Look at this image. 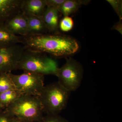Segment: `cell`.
<instances>
[{"mask_svg":"<svg viewBox=\"0 0 122 122\" xmlns=\"http://www.w3.org/2000/svg\"><path fill=\"white\" fill-rule=\"evenodd\" d=\"M26 48L48 54L55 58H67L77 52L79 45L76 39L60 34L21 36Z\"/></svg>","mask_w":122,"mask_h":122,"instance_id":"1","label":"cell"},{"mask_svg":"<svg viewBox=\"0 0 122 122\" xmlns=\"http://www.w3.org/2000/svg\"><path fill=\"white\" fill-rule=\"evenodd\" d=\"M58 67L56 62L45 54L26 48L16 66V70H22L45 75H55Z\"/></svg>","mask_w":122,"mask_h":122,"instance_id":"2","label":"cell"},{"mask_svg":"<svg viewBox=\"0 0 122 122\" xmlns=\"http://www.w3.org/2000/svg\"><path fill=\"white\" fill-rule=\"evenodd\" d=\"M13 118L32 122H39L44 112L38 96L22 95L4 109Z\"/></svg>","mask_w":122,"mask_h":122,"instance_id":"3","label":"cell"},{"mask_svg":"<svg viewBox=\"0 0 122 122\" xmlns=\"http://www.w3.org/2000/svg\"><path fill=\"white\" fill-rule=\"evenodd\" d=\"M70 93L58 81L44 86L38 96L44 113L46 115L59 114L66 107Z\"/></svg>","mask_w":122,"mask_h":122,"instance_id":"4","label":"cell"},{"mask_svg":"<svg viewBox=\"0 0 122 122\" xmlns=\"http://www.w3.org/2000/svg\"><path fill=\"white\" fill-rule=\"evenodd\" d=\"M83 73V67L81 63L70 57L66 58V61L62 66L58 68L55 75L58 78V82L71 92L80 86Z\"/></svg>","mask_w":122,"mask_h":122,"instance_id":"5","label":"cell"},{"mask_svg":"<svg viewBox=\"0 0 122 122\" xmlns=\"http://www.w3.org/2000/svg\"><path fill=\"white\" fill-rule=\"evenodd\" d=\"M10 75L16 89L23 95L39 96L45 86L42 75L25 71L21 74Z\"/></svg>","mask_w":122,"mask_h":122,"instance_id":"6","label":"cell"},{"mask_svg":"<svg viewBox=\"0 0 122 122\" xmlns=\"http://www.w3.org/2000/svg\"><path fill=\"white\" fill-rule=\"evenodd\" d=\"M26 47L18 44L0 48V74L11 73L16 66Z\"/></svg>","mask_w":122,"mask_h":122,"instance_id":"7","label":"cell"},{"mask_svg":"<svg viewBox=\"0 0 122 122\" xmlns=\"http://www.w3.org/2000/svg\"><path fill=\"white\" fill-rule=\"evenodd\" d=\"M5 26L11 33L18 36L28 35V20L25 15L20 12L4 22Z\"/></svg>","mask_w":122,"mask_h":122,"instance_id":"8","label":"cell"},{"mask_svg":"<svg viewBox=\"0 0 122 122\" xmlns=\"http://www.w3.org/2000/svg\"><path fill=\"white\" fill-rule=\"evenodd\" d=\"M22 0H0V23L21 11Z\"/></svg>","mask_w":122,"mask_h":122,"instance_id":"9","label":"cell"},{"mask_svg":"<svg viewBox=\"0 0 122 122\" xmlns=\"http://www.w3.org/2000/svg\"><path fill=\"white\" fill-rule=\"evenodd\" d=\"M46 7V0H22L21 11L26 16L41 17Z\"/></svg>","mask_w":122,"mask_h":122,"instance_id":"10","label":"cell"},{"mask_svg":"<svg viewBox=\"0 0 122 122\" xmlns=\"http://www.w3.org/2000/svg\"><path fill=\"white\" fill-rule=\"evenodd\" d=\"M58 9L47 7L41 16L48 32L59 33V14Z\"/></svg>","mask_w":122,"mask_h":122,"instance_id":"11","label":"cell"},{"mask_svg":"<svg viewBox=\"0 0 122 122\" xmlns=\"http://www.w3.org/2000/svg\"><path fill=\"white\" fill-rule=\"evenodd\" d=\"M26 16L28 20V35H41L48 32L41 17Z\"/></svg>","mask_w":122,"mask_h":122,"instance_id":"12","label":"cell"},{"mask_svg":"<svg viewBox=\"0 0 122 122\" xmlns=\"http://www.w3.org/2000/svg\"><path fill=\"white\" fill-rule=\"evenodd\" d=\"M21 43V36L12 33L6 28L4 23H0V48Z\"/></svg>","mask_w":122,"mask_h":122,"instance_id":"13","label":"cell"},{"mask_svg":"<svg viewBox=\"0 0 122 122\" xmlns=\"http://www.w3.org/2000/svg\"><path fill=\"white\" fill-rule=\"evenodd\" d=\"M89 1L80 0H65L58 9L60 13L64 16H69L78 10L81 5L86 4Z\"/></svg>","mask_w":122,"mask_h":122,"instance_id":"14","label":"cell"},{"mask_svg":"<svg viewBox=\"0 0 122 122\" xmlns=\"http://www.w3.org/2000/svg\"><path fill=\"white\" fill-rule=\"evenodd\" d=\"M22 94L16 89L9 90L0 93V106L3 110L13 103Z\"/></svg>","mask_w":122,"mask_h":122,"instance_id":"15","label":"cell"},{"mask_svg":"<svg viewBox=\"0 0 122 122\" xmlns=\"http://www.w3.org/2000/svg\"><path fill=\"white\" fill-rule=\"evenodd\" d=\"M14 89L16 87L10 73L0 74V93Z\"/></svg>","mask_w":122,"mask_h":122,"instance_id":"16","label":"cell"},{"mask_svg":"<svg viewBox=\"0 0 122 122\" xmlns=\"http://www.w3.org/2000/svg\"><path fill=\"white\" fill-rule=\"evenodd\" d=\"M74 24L72 18L69 16H64L59 21V29L62 32H69L73 28Z\"/></svg>","mask_w":122,"mask_h":122,"instance_id":"17","label":"cell"},{"mask_svg":"<svg viewBox=\"0 0 122 122\" xmlns=\"http://www.w3.org/2000/svg\"><path fill=\"white\" fill-rule=\"evenodd\" d=\"M108 3L111 5L115 12L118 16L119 20H122V0H107Z\"/></svg>","mask_w":122,"mask_h":122,"instance_id":"18","label":"cell"},{"mask_svg":"<svg viewBox=\"0 0 122 122\" xmlns=\"http://www.w3.org/2000/svg\"><path fill=\"white\" fill-rule=\"evenodd\" d=\"M39 122H69L68 120L59 114L46 115L44 116Z\"/></svg>","mask_w":122,"mask_h":122,"instance_id":"19","label":"cell"},{"mask_svg":"<svg viewBox=\"0 0 122 122\" xmlns=\"http://www.w3.org/2000/svg\"><path fill=\"white\" fill-rule=\"evenodd\" d=\"M65 0H46L47 7L59 9Z\"/></svg>","mask_w":122,"mask_h":122,"instance_id":"20","label":"cell"},{"mask_svg":"<svg viewBox=\"0 0 122 122\" xmlns=\"http://www.w3.org/2000/svg\"><path fill=\"white\" fill-rule=\"evenodd\" d=\"M13 118L4 110L0 113V122H13Z\"/></svg>","mask_w":122,"mask_h":122,"instance_id":"21","label":"cell"},{"mask_svg":"<svg viewBox=\"0 0 122 122\" xmlns=\"http://www.w3.org/2000/svg\"><path fill=\"white\" fill-rule=\"evenodd\" d=\"M112 29L116 30L118 31L121 35L122 34V20H119L118 22L115 23Z\"/></svg>","mask_w":122,"mask_h":122,"instance_id":"22","label":"cell"},{"mask_svg":"<svg viewBox=\"0 0 122 122\" xmlns=\"http://www.w3.org/2000/svg\"><path fill=\"white\" fill-rule=\"evenodd\" d=\"M13 122H32L27 120H22V119H19L16 118H13Z\"/></svg>","mask_w":122,"mask_h":122,"instance_id":"23","label":"cell"},{"mask_svg":"<svg viewBox=\"0 0 122 122\" xmlns=\"http://www.w3.org/2000/svg\"><path fill=\"white\" fill-rule=\"evenodd\" d=\"M3 110V109L1 108V107L0 106V112H1Z\"/></svg>","mask_w":122,"mask_h":122,"instance_id":"24","label":"cell"}]
</instances>
